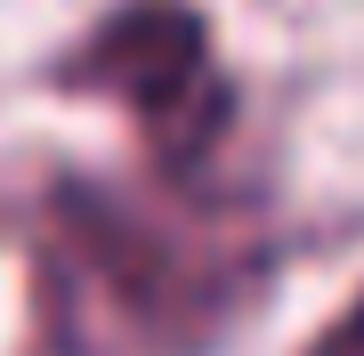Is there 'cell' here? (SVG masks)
<instances>
[{
  "label": "cell",
  "mask_w": 364,
  "mask_h": 356,
  "mask_svg": "<svg viewBox=\"0 0 364 356\" xmlns=\"http://www.w3.org/2000/svg\"><path fill=\"white\" fill-rule=\"evenodd\" d=\"M25 235L41 356H210L267 284L251 203L170 178H49Z\"/></svg>",
  "instance_id": "6da1fadb"
},
{
  "label": "cell",
  "mask_w": 364,
  "mask_h": 356,
  "mask_svg": "<svg viewBox=\"0 0 364 356\" xmlns=\"http://www.w3.org/2000/svg\"><path fill=\"white\" fill-rule=\"evenodd\" d=\"M308 356H364V291H356V300H348V308H340V316L308 340Z\"/></svg>",
  "instance_id": "3957f363"
},
{
  "label": "cell",
  "mask_w": 364,
  "mask_h": 356,
  "mask_svg": "<svg viewBox=\"0 0 364 356\" xmlns=\"http://www.w3.org/2000/svg\"><path fill=\"white\" fill-rule=\"evenodd\" d=\"M57 90L105 97L146 130L154 178L203 186V195H243L227 186L235 146V81L210 57V16L195 0H122L49 65Z\"/></svg>",
  "instance_id": "7a4b0ae2"
}]
</instances>
